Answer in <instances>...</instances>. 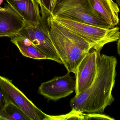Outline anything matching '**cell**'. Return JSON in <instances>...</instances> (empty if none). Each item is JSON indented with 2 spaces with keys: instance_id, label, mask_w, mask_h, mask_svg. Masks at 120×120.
Wrapping results in <instances>:
<instances>
[{
  "instance_id": "ac0fdd59",
  "label": "cell",
  "mask_w": 120,
  "mask_h": 120,
  "mask_svg": "<svg viewBox=\"0 0 120 120\" xmlns=\"http://www.w3.org/2000/svg\"><path fill=\"white\" fill-rule=\"evenodd\" d=\"M116 2L117 3V4H118V6H119V8H120V0H116ZM118 27L120 28V22H119V24H118Z\"/></svg>"
},
{
  "instance_id": "5b68a950",
  "label": "cell",
  "mask_w": 120,
  "mask_h": 120,
  "mask_svg": "<svg viewBox=\"0 0 120 120\" xmlns=\"http://www.w3.org/2000/svg\"><path fill=\"white\" fill-rule=\"evenodd\" d=\"M41 17V22L37 26L33 27L26 24L18 34L28 39L47 57V59L63 64L49 34L48 17L44 15Z\"/></svg>"
},
{
  "instance_id": "3957f363",
  "label": "cell",
  "mask_w": 120,
  "mask_h": 120,
  "mask_svg": "<svg viewBox=\"0 0 120 120\" xmlns=\"http://www.w3.org/2000/svg\"><path fill=\"white\" fill-rule=\"evenodd\" d=\"M102 28H112L94 11L89 0H57L51 15Z\"/></svg>"
},
{
  "instance_id": "277c9868",
  "label": "cell",
  "mask_w": 120,
  "mask_h": 120,
  "mask_svg": "<svg viewBox=\"0 0 120 120\" xmlns=\"http://www.w3.org/2000/svg\"><path fill=\"white\" fill-rule=\"evenodd\" d=\"M53 17L58 22L94 44L96 50H101L106 44L116 41L120 38V31L118 26L107 29L78 22L66 18L59 16Z\"/></svg>"
},
{
  "instance_id": "e0dca14e",
  "label": "cell",
  "mask_w": 120,
  "mask_h": 120,
  "mask_svg": "<svg viewBox=\"0 0 120 120\" xmlns=\"http://www.w3.org/2000/svg\"><path fill=\"white\" fill-rule=\"evenodd\" d=\"M118 41L117 52L120 56V38Z\"/></svg>"
},
{
  "instance_id": "ba28073f",
  "label": "cell",
  "mask_w": 120,
  "mask_h": 120,
  "mask_svg": "<svg viewBox=\"0 0 120 120\" xmlns=\"http://www.w3.org/2000/svg\"><path fill=\"white\" fill-rule=\"evenodd\" d=\"M76 88L75 80L70 73L62 77H55L43 82L38 88L39 94L49 100L56 101L71 94Z\"/></svg>"
},
{
  "instance_id": "2e32d148",
  "label": "cell",
  "mask_w": 120,
  "mask_h": 120,
  "mask_svg": "<svg viewBox=\"0 0 120 120\" xmlns=\"http://www.w3.org/2000/svg\"><path fill=\"white\" fill-rule=\"evenodd\" d=\"M8 102L0 83V115L5 106Z\"/></svg>"
},
{
  "instance_id": "9c48e42d",
  "label": "cell",
  "mask_w": 120,
  "mask_h": 120,
  "mask_svg": "<svg viewBox=\"0 0 120 120\" xmlns=\"http://www.w3.org/2000/svg\"><path fill=\"white\" fill-rule=\"evenodd\" d=\"M0 8V37L17 34L26 25L23 19L9 5Z\"/></svg>"
},
{
  "instance_id": "8fae6325",
  "label": "cell",
  "mask_w": 120,
  "mask_h": 120,
  "mask_svg": "<svg viewBox=\"0 0 120 120\" xmlns=\"http://www.w3.org/2000/svg\"><path fill=\"white\" fill-rule=\"evenodd\" d=\"M89 1L97 15L112 28L118 24L120 8L113 0H89Z\"/></svg>"
},
{
  "instance_id": "d6986e66",
  "label": "cell",
  "mask_w": 120,
  "mask_h": 120,
  "mask_svg": "<svg viewBox=\"0 0 120 120\" xmlns=\"http://www.w3.org/2000/svg\"><path fill=\"white\" fill-rule=\"evenodd\" d=\"M3 0H0V5H1V4L3 3ZM1 8V7H0V8Z\"/></svg>"
},
{
  "instance_id": "7a4b0ae2",
  "label": "cell",
  "mask_w": 120,
  "mask_h": 120,
  "mask_svg": "<svg viewBox=\"0 0 120 120\" xmlns=\"http://www.w3.org/2000/svg\"><path fill=\"white\" fill-rule=\"evenodd\" d=\"M48 32L53 44L68 73H75L81 61L94 44L55 20L47 18Z\"/></svg>"
},
{
  "instance_id": "7c38bea8",
  "label": "cell",
  "mask_w": 120,
  "mask_h": 120,
  "mask_svg": "<svg viewBox=\"0 0 120 120\" xmlns=\"http://www.w3.org/2000/svg\"><path fill=\"white\" fill-rule=\"evenodd\" d=\"M10 38L11 41L17 47L24 56L37 60L47 59V57L26 37L18 34Z\"/></svg>"
},
{
  "instance_id": "9a60e30c",
  "label": "cell",
  "mask_w": 120,
  "mask_h": 120,
  "mask_svg": "<svg viewBox=\"0 0 120 120\" xmlns=\"http://www.w3.org/2000/svg\"><path fill=\"white\" fill-rule=\"evenodd\" d=\"M84 120H114L108 116L100 113H86L84 114Z\"/></svg>"
},
{
  "instance_id": "52a82bcc",
  "label": "cell",
  "mask_w": 120,
  "mask_h": 120,
  "mask_svg": "<svg viewBox=\"0 0 120 120\" xmlns=\"http://www.w3.org/2000/svg\"><path fill=\"white\" fill-rule=\"evenodd\" d=\"M100 50L92 49L81 61L75 72V95L88 89L96 77Z\"/></svg>"
},
{
  "instance_id": "30bf717a",
  "label": "cell",
  "mask_w": 120,
  "mask_h": 120,
  "mask_svg": "<svg viewBox=\"0 0 120 120\" xmlns=\"http://www.w3.org/2000/svg\"><path fill=\"white\" fill-rule=\"evenodd\" d=\"M22 19L26 24L36 27L41 22L39 4L35 0H5Z\"/></svg>"
},
{
  "instance_id": "8992f818",
  "label": "cell",
  "mask_w": 120,
  "mask_h": 120,
  "mask_svg": "<svg viewBox=\"0 0 120 120\" xmlns=\"http://www.w3.org/2000/svg\"><path fill=\"white\" fill-rule=\"evenodd\" d=\"M0 83L8 102L20 108L31 120H50L51 115L44 113L15 86L12 80L0 76Z\"/></svg>"
},
{
  "instance_id": "5bb4252c",
  "label": "cell",
  "mask_w": 120,
  "mask_h": 120,
  "mask_svg": "<svg viewBox=\"0 0 120 120\" xmlns=\"http://www.w3.org/2000/svg\"><path fill=\"white\" fill-rule=\"evenodd\" d=\"M41 7L42 15L48 17L52 14L57 0H35Z\"/></svg>"
},
{
  "instance_id": "6da1fadb",
  "label": "cell",
  "mask_w": 120,
  "mask_h": 120,
  "mask_svg": "<svg viewBox=\"0 0 120 120\" xmlns=\"http://www.w3.org/2000/svg\"><path fill=\"white\" fill-rule=\"evenodd\" d=\"M117 60L114 56L99 55L96 77L90 86L71 100L72 110L86 113L103 114L114 101L112 91L115 82Z\"/></svg>"
},
{
  "instance_id": "4fadbf2b",
  "label": "cell",
  "mask_w": 120,
  "mask_h": 120,
  "mask_svg": "<svg viewBox=\"0 0 120 120\" xmlns=\"http://www.w3.org/2000/svg\"><path fill=\"white\" fill-rule=\"evenodd\" d=\"M0 120H31L17 106L8 102L0 115Z\"/></svg>"
}]
</instances>
